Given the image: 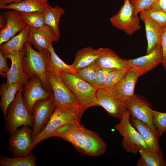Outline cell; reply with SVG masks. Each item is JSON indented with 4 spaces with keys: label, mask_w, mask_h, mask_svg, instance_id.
Here are the masks:
<instances>
[{
    "label": "cell",
    "mask_w": 166,
    "mask_h": 166,
    "mask_svg": "<svg viewBox=\"0 0 166 166\" xmlns=\"http://www.w3.org/2000/svg\"><path fill=\"white\" fill-rule=\"evenodd\" d=\"M52 137H59L69 142L85 155L99 156L106 149L105 143L97 134L85 128L80 123L63 125L52 133Z\"/></svg>",
    "instance_id": "cell-1"
},
{
    "label": "cell",
    "mask_w": 166,
    "mask_h": 166,
    "mask_svg": "<svg viewBox=\"0 0 166 166\" xmlns=\"http://www.w3.org/2000/svg\"><path fill=\"white\" fill-rule=\"evenodd\" d=\"M86 109L80 105L56 107L45 128L33 140L32 149L40 142L51 137L59 127L69 124L80 123L82 115Z\"/></svg>",
    "instance_id": "cell-2"
},
{
    "label": "cell",
    "mask_w": 166,
    "mask_h": 166,
    "mask_svg": "<svg viewBox=\"0 0 166 166\" xmlns=\"http://www.w3.org/2000/svg\"><path fill=\"white\" fill-rule=\"evenodd\" d=\"M24 47L25 53L22 61L24 71L30 79L34 75L38 76L45 89L53 93L46 73L47 63L50 57L49 51H37L28 42H26Z\"/></svg>",
    "instance_id": "cell-3"
},
{
    "label": "cell",
    "mask_w": 166,
    "mask_h": 166,
    "mask_svg": "<svg viewBox=\"0 0 166 166\" xmlns=\"http://www.w3.org/2000/svg\"><path fill=\"white\" fill-rule=\"evenodd\" d=\"M59 74L81 105L86 109L97 106L96 93L98 88L73 73L63 72Z\"/></svg>",
    "instance_id": "cell-4"
},
{
    "label": "cell",
    "mask_w": 166,
    "mask_h": 166,
    "mask_svg": "<svg viewBox=\"0 0 166 166\" xmlns=\"http://www.w3.org/2000/svg\"><path fill=\"white\" fill-rule=\"evenodd\" d=\"M23 88L18 92L7 109L6 128L10 135L21 126H28L32 128L33 126L32 116L27 110L22 101Z\"/></svg>",
    "instance_id": "cell-5"
},
{
    "label": "cell",
    "mask_w": 166,
    "mask_h": 166,
    "mask_svg": "<svg viewBox=\"0 0 166 166\" xmlns=\"http://www.w3.org/2000/svg\"><path fill=\"white\" fill-rule=\"evenodd\" d=\"M49 60L46 65L47 76L53 91V102L56 107L60 105H81L62 79L60 73L53 68Z\"/></svg>",
    "instance_id": "cell-6"
},
{
    "label": "cell",
    "mask_w": 166,
    "mask_h": 166,
    "mask_svg": "<svg viewBox=\"0 0 166 166\" xmlns=\"http://www.w3.org/2000/svg\"><path fill=\"white\" fill-rule=\"evenodd\" d=\"M130 116L127 109L120 122L115 125V128L123 136L122 144L125 150L128 153L136 154L139 152L137 145L148 150L142 137L130 122Z\"/></svg>",
    "instance_id": "cell-7"
},
{
    "label": "cell",
    "mask_w": 166,
    "mask_h": 166,
    "mask_svg": "<svg viewBox=\"0 0 166 166\" xmlns=\"http://www.w3.org/2000/svg\"><path fill=\"white\" fill-rule=\"evenodd\" d=\"M109 21L113 26L129 35L141 28L140 18L135 14L134 6L130 0H124L118 12L110 18Z\"/></svg>",
    "instance_id": "cell-8"
},
{
    "label": "cell",
    "mask_w": 166,
    "mask_h": 166,
    "mask_svg": "<svg viewBox=\"0 0 166 166\" xmlns=\"http://www.w3.org/2000/svg\"><path fill=\"white\" fill-rule=\"evenodd\" d=\"M125 104L132 117L145 123L158 135L153 123V110L150 103L145 98L135 94Z\"/></svg>",
    "instance_id": "cell-9"
},
{
    "label": "cell",
    "mask_w": 166,
    "mask_h": 166,
    "mask_svg": "<svg viewBox=\"0 0 166 166\" xmlns=\"http://www.w3.org/2000/svg\"><path fill=\"white\" fill-rule=\"evenodd\" d=\"M56 107L53 102V94L49 98L39 101L35 104L32 113L33 140L45 128Z\"/></svg>",
    "instance_id": "cell-10"
},
{
    "label": "cell",
    "mask_w": 166,
    "mask_h": 166,
    "mask_svg": "<svg viewBox=\"0 0 166 166\" xmlns=\"http://www.w3.org/2000/svg\"><path fill=\"white\" fill-rule=\"evenodd\" d=\"M22 94L23 102L29 112L32 116L33 108L35 104L39 101L49 98L53 93L45 90L40 78L34 75L23 87Z\"/></svg>",
    "instance_id": "cell-11"
},
{
    "label": "cell",
    "mask_w": 166,
    "mask_h": 166,
    "mask_svg": "<svg viewBox=\"0 0 166 166\" xmlns=\"http://www.w3.org/2000/svg\"><path fill=\"white\" fill-rule=\"evenodd\" d=\"M29 127L23 126L10 135L8 149L14 157L28 155L33 150L32 132Z\"/></svg>",
    "instance_id": "cell-12"
},
{
    "label": "cell",
    "mask_w": 166,
    "mask_h": 166,
    "mask_svg": "<svg viewBox=\"0 0 166 166\" xmlns=\"http://www.w3.org/2000/svg\"><path fill=\"white\" fill-rule=\"evenodd\" d=\"M97 106H100L110 116L121 119L127 109L125 103L117 99L109 91L98 88L96 93Z\"/></svg>",
    "instance_id": "cell-13"
},
{
    "label": "cell",
    "mask_w": 166,
    "mask_h": 166,
    "mask_svg": "<svg viewBox=\"0 0 166 166\" xmlns=\"http://www.w3.org/2000/svg\"><path fill=\"white\" fill-rule=\"evenodd\" d=\"M141 75L140 72L130 68L124 77L109 91L125 104L135 94L134 90L136 83L138 78Z\"/></svg>",
    "instance_id": "cell-14"
},
{
    "label": "cell",
    "mask_w": 166,
    "mask_h": 166,
    "mask_svg": "<svg viewBox=\"0 0 166 166\" xmlns=\"http://www.w3.org/2000/svg\"><path fill=\"white\" fill-rule=\"evenodd\" d=\"M162 52L160 42L153 49L146 55L134 59L127 60L131 68L140 72L143 75L161 63Z\"/></svg>",
    "instance_id": "cell-15"
},
{
    "label": "cell",
    "mask_w": 166,
    "mask_h": 166,
    "mask_svg": "<svg viewBox=\"0 0 166 166\" xmlns=\"http://www.w3.org/2000/svg\"><path fill=\"white\" fill-rule=\"evenodd\" d=\"M59 41L53 30L47 25L38 28L30 27L28 42L38 51L48 50L51 44Z\"/></svg>",
    "instance_id": "cell-16"
},
{
    "label": "cell",
    "mask_w": 166,
    "mask_h": 166,
    "mask_svg": "<svg viewBox=\"0 0 166 166\" xmlns=\"http://www.w3.org/2000/svg\"><path fill=\"white\" fill-rule=\"evenodd\" d=\"M6 19L5 25L0 32V45L8 41L27 26L21 18L20 12L12 10L3 14Z\"/></svg>",
    "instance_id": "cell-17"
},
{
    "label": "cell",
    "mask_w": 166,
    "mask_h": 166,
    "mask_svg": "<svg viewBox=\"0 0 166 166\" xmlns=\"http://www.w3.org/2000/svg\"><path fill=\"white\" fill-rule=\"evenodd\" d=\"M25 53L24 47L22 50L6 57L11 61V67L6 77L7 83H18L24 87L30 81V78L24 71L22 66V59Z\"/></svg>",
    "instance_id": "cell-18"
},
{
    "label": "cell",
    "mask_w": 166,
    "mask_h": 166,
    "mask_svg": "<svg viewBox=\"0 0 166 166\" xmlns=\"http://www.w3.org/2000/svg\"><path fill=\"white\" fill-rule=\"evenodd\" d=\"M131 123L138 132L145 142L148 150L156 154L162 155L159 143L158 134L145 123L132 117Z\"/></svg>",
    "instance_id": "cell-19"
},
{
    "label": "cell",
    "mask_w": 166,
    "mask_h": 166,
    "mask_svg": "<svg viewBox=\"0 0 166 166\" xmlns=\"http://www.w3.org/2000/svg\"><path fill=\"white\" fill-rule=\"evenodd\" d=\"M98 49L99 55L94 62L97 67L116 69H124L130 68L127 60L120 58L112 49L101 47Z\"/></svg>",
    "instance_id": "cell-20"
},
{
    "label": "cell",
    "mask_w": 166,
    "mask_h": 166,
    "mask_svg": "<svg viewBox=\"0 0 166 166\" xmlns=\"http://www.w3.org/2000/svg\"><path fill=\"white\" fill-rule=\"evenodd\" d=\"M140 17L144 22L147 41L146 54L151 52L155 46L160 42L164 28L160 27L149 17L140 12Z\"/></svg>",
    "instance_id": "cell-21"
},
{
    "label": "cell",
    "mask_w": 166,
    "mask_h": 166,
    "mask_svg": "<svg viewBox=\"0 0 166 166\" xmlns=\"http://www.w3.org/2000/svg\"><path fill=\"white\" fill-rule=\"evenodd\" d=\"M48 0H22L19 2L12 3L0 7L2 9H11L19 12L44 13L49 4Z\"/></svg>",
    "instance_id": "cell-22"
},
{
    "label": "cell",
    "mask_w": 166,
    "mask_h": 166,
    "mask_svg": "<svg viewBox=\"0 0 166 166\" xmlns=\"http://www.w3.org/2000/svg\"><path fill=\"white\" fill-rule=\"evenodd\" d=\"M30 27H26L18 34L0 46V51L7 56L22 50L25 43L28 42Z\"/></svg>",
    "instance_id": "cell-23"
},
{
    "label": "cell",
    "mask_w": 166,
    "mask_h": 166,
    "mask_svg": "<svg viewBox=\"0 0 166 166\" xmlns=\"http://www.w3.org/2000/svg\"><path fill=\"white\" fill-rule=\"evenodd\" d=\"M99 55L98 49H94L90 46L82 49L76 53L71 67L76 72L94 63Z\"/></svg>",
    "instance_id": "cell-24"
},
{
    "label": "cell",
    "mask_w": 166,
    "mask_h": 166,
    "mask_svg": "<svg viewBox=\"0 0 166 166\" xmlns=\"http://www.w3.org/2000/svg\"><path fill=\"white\" fill-rule=\"evenodd\" d=\"M22 86L18 83H3L0 85V106L5 120L8 108L14 99L18 92Z\"/></svg>",
    "instance_id": "cell-25"
},
{
    "label": "cell",
    "mask_w": 166,
    "mask_h": 166,
    "mask_svg": "<svg viewBox=\"0 0 166 166\" xmlns=\"http://www.w3.org/2000/svg\"><path fill=\"white\" fill-rule=\"evenodd\" d=\"M65 13L62 8L57 6L52 7L49 4L46 10L43 13L45 25L50 27L58 38L60 37L59 23L61 16Z\"/></svg>",
    "instance_id": "cell-26"
},
{
    "label": "cell",
    "mask_w": 166,
    "mask_h": 166,
    "mask_svg": "<svg viewBox=\"0 0 166 166\" xmlns=\"http://www.w3.org/2000/svg\"><path fill=\"white\" fill-rule=\"evenodd\" d=\"M36 157L30 153L25 156L13 158L2 157L0 159V166H36Z\"/></svg>",
    "instance_id": "cell-27"
},
{
    "label": "cell",
    "mask_w": 166,
    "mask_h": 166,
    "mask_svg": "<svg viewBox=\"0 0 166 166\" xmlns=\"http://www.w3.org/2000/svg\"><path fill=\"white\" fill-rule=\"evenodd\" d=\"M136 148L144 161L146 166H166V162L163 154L153 153L139 145H137Z\"/></svg>",
    "instance_id": "cell-28"
},
{
    "label": "cell",
    "mask_w": 166,
    "mask_h": 166,
    "mask_svg": "<svg viewBox=\"0 0 166 166\" xmlns=\"http://www.w3.org/2000/svg\"><path fill=\"white\" fill-rule=\"evenodd\" d=\"M130 68L124 69H116L109 73L100 88L108 91L112 89L124 77Z\"/></svg>",
    "instance_id": "cell-29"
},
{
    "label": "cell",
    "mask_w": 166,
    "mask_h": 166,
    "mask_svg": "<svg viewBox=\"0 0 166 166\" xmlns=\"http://www.w3.org/2000/svg\"><path fill=\"white\" fill-rule=\"evenodd\" d=\"M20 13L22 19L30 27L38 28L45 25L43 13L20 12Z\"/></svg>",
    "instance_id": "cell-30"
},
{
    "label": "cell",
    "mask_w": 166,
    "mask_h": 166,
    "mask_svg": "<svg viewBox=\"0 0 166 166\" xmlns=\"http://www.w3.org/2000/svg\"><path fill=\"white\" fill-rule=\"evenodd\" d=\"M48 51L50 55L51 65L55 70L59 73L68 72L76 74V72L71 69L70 65L66 64L57 55L53 46L52 43L50 45Z\"/></svg>",
    "instance_id": "cell-31"
},
{
    "label": "cell",
    "mask_w": 166,
    "mask_h": 166,
    "mask_svg": "<svg viewBox=\"0 0 166 166\" xmlns=\"http://www.w3.org/2000/svg\"><path fill=\"white\" fill-rule=\"evenodd\" d=\"M97 68L94 62L84 68L77 71L75 75L95 86Z\"/></svg>",
    "instance_id": "cell-32"
},
{
    "label": "cell",
    "mask_w": 166,
    "mask_h": 166,
    "mask_svg": "<svg viewBox=\"0 0 166 166\" xmlns=\"http://www.w3.org/2000/svg\"><path fill=\"white\" fill-rule=\"evenodd\" d=\"M145 14L160 27L166 26V13L158 9L152 8L141 11Z\"/></svg>",
    "instance_id": "cell-33"
},
{
    "label": "cell",
    "mask_w": 166,
    "mask_h": 166,
    "mask_svg": "<svg viewBox=\"0 0 166 166\" xmlns=\"http://www.w3.org/2000/svg\"><path fill=\"white\" fill-rule=\"evenodd\" d=\"M152 111L153 123L159 137L166 131V113L153 110Z\"/></svg>",
    "instance_id": "cell-34"
},
{
    "label": "cell",
    "mask_w": 166,
    "mask_h": 166,
    "mask_svg": "<svg viewBox=\"0 0 166 166\" xmlns=\"http://www.w3.org/2000/svg\"><path fill=\"white\" fill-rule=\"evenodd\" d=\"M156 0H136L131 2L134 7V13L137 16L141 11L151 9Z\"/></svg>",
    "instance_id": "cell-35"
},
{
    "label": "cell",
    "mask_w": 166,
    "mask_h": 166,
    "mask_svg": "<svg viewBox=\"0 0 166 166\" xmlns=\"http://www.w3.org/2000/svg\"><path fill=\"white\" fill-rule=\"evenodd\" d=\"M116 69L98 67L96 73L95 86L97 88H100L108 74L110 72Z\"/></svg>",
    "instance_id": "cell-36"
},
{
    "label": "cell",
    "mask_w": 166,
    "mask_h": 166,
    "mask_svg": "<svg viewBox=\"0 0 166 166\" xmlns=\"http://www.w3.org/2000/svg\"><path fill=\"white\" fill-rule=\"evenodd\" d=\"M162 52L161 64L164 69H166V26L163 29L160 40Z\"/></svg>",
    "instance_id": "cell-37"
},
{
    "label": "cell",
    "mask_w": 166,
    "mask_h": 166,
    "mask_svg": "<svg viewBox=\"0 0 166 166\" xmlns=\"http://www.w3.org/2000/svg\"><path fill=\"white\" fill-rule=\"evenodd\" d=\"M6 58L0 51V74L4 78H6L10 69L7 64Z\"/></svg>",
    "instance_id": "cell-38"
},
{
    "label": "cell",
    "mask_w": 166,
    "mask_h": 166,
    "mask_svg": "<svg viewBox=\"0 0 166 166\" xmlns=\"http://www.w3.org/2000/svg\"><path fill=\"white\" fill-rule=\"evenodd\" d=\"M152 8L158 9L166 13V0H156Z\"/></svg>",
    "instance_id": "cell-39"
},
{
    "label": "cell",
    "mask_w": 166,
    "mask_h": 166,
    "mask_svg": "<svg viewBox=\"0 0 166 166\" xmlns=\"http://www.w3.org/2000/svg\"><path fill=\"white\" fill-rule=\"evenodd\" d=\"M22 0H0V7L12 3L19 2Z\"/></svg>",
    "instance_id": "cell-40"
},
{
    "label": "cell",
    "mask_w": 166,
    "mask_h": 166,
    "mask_svg": "<svg viewBox=\"0 0 166 166\" xmlns=\"http://www.w3.org/2000/svg\"><path fill=\"white\" fill-rule=\"evenodd\" d=\"M137 166H146L145 163L141 156L140 158L137 163Z\"/></svg>",
    "instance_id": "cell-41"
},
{
    "label": "cell",
    "mask_w": 166,
    "mask_h": 166,
    "mask_svg": "<svg viewBox=\"0 0 166 166\" xmlns=\"http://www.w3.org/2000/svg\"><path fill=\"white\" fill-rule=\"evenodd\" d=\"M131 2H132L133 0H130Z\"/></svg>",
    "instance_id": "cell-42"
},
{
    "label": "cell",
    "mask_w": 166,
    "mask_h": 166,
    "mask_svg": "<svg viewBox=\"0 0 166 166\" xmlns=\"http://www.w3.org/2000/svg\"><path fill=\"white\" fill-rule=\"evenodd\" d=\"M135 0H133L132 1H135Z\"/></svg>",
    "instance_id": "cell-43"
}]
</instances>
